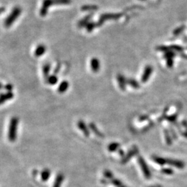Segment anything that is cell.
Segmentation results:
<instances>
[{
	"label": "cell",
	"instance_id": "obj_14",
	"mask_svg": "<svg viewBox=\"0 0 187 187\" xmlns=\"http://www.w3.org/2000/svg\"><path fill=\"white\" fill-rule=\"evenodd\" d=\"M51 172L49 169H44L43 171L42 172L41 174V177L43 181H46L50 177Z\"/></svg>",
	"mask_w": 187,
	"mask_h": 187
},
{
	"label": "cell",
	"instance_id": "obj_29",
	"mask_svg": "<svg viewBox=\"0 0 187 187\" xmlns=\"http://www.w3.org/2000/svg\"><path fill=\"white\" fill-rule=\"evenodd\" d=\"M173 58H169L167 59V66L169 67H173Z\"/></svg>",
	"mask_w": 187,
	"mask_h": 187
},
{
	"label": "cell",
	"instance_id": "obj_8",
	"mask_svg": "<svg viewBox=\"0 0 187 187\" xmlns=\"http://www.w3.org/2000/svg\"><path fill=\"white\" fill-rule=\"evenodd\" d=\"M78 128H79L80 130H81L82 133H83L85 135L87 136V137H88L89 135H90V133H89L88 127H87L86 125L85 124V123L83 121H78Z\"/></svg>",
	"mask_w": 187,
	"mask_h": 187
},
{
	"label": "cell",
	"instance_id": "obj_4",
	"mask_svg": "<svg viewBox=\"0 0 187 187\" xmlns=\"http://www.w3.org/2000/svg\"><path fill=\"white\" fill-rule=\"evenodd\" d=\"M166 163L171 166H175L180 169H184V166H185V163H184V162L180 160H177V159H166Z\"/></svg>",
	"mask_w": 187,
	"mask_h": 187
},
{
	"label": "cell",
	"instance_id": "obj_11",
	"mask_svg": "<svg viewBox=\"0 0 187 187\" xmlns=\"http://www.w3.org/2000/svg\"><path fill=\"white\" fill-rule=\"evenodd\" d=\"M63 179L64 176L63 174H58L56 178V180H55L54 186L53 187H60L61 184H62V182L63 181Z\"/></svg>",
	"mask_w": 187,
	"mask_h": 187
},
{
	"label": "cell",
	"instance_id": "obj_5",
	"mask_svg": "<svg viewBox=\"0 0 187 187\" xmlns=\"http://www.w3.org/2000/svg\"><path fill=\"white\" fill-rule=\"evenodd\" d=\"M153 71V69L151 66L148 65L147 67H146L145 69H144V71L143 73V75H142L141 77V82H146L148 81V80L149 79L150 75H151L152 72Z\"/></svg>",
	"mask_w": 187,
	"mask_h": 187
},
{
	"label": "cell",
	"instance_id": "obj_7",
	"mask_svg": "<svg viewBox=\"0 0 187 187\" xmlns=\"http://www.w3.org/2000/svg\"><path fill=\"white\" fill-rule=\"evenodd\" d=\"M90 67L94 72H98L100 69V62L97 58H94L90 61Z\"/></svg>",
	"mask_w": 187,
	"mask_h": 187
},
{
	"label": "cell",
	"instance_id": "obj_6",
	"mask_svg": "<svg viewBox=\"0 0 187 187\" xmlns=\"http://www.w3.org/2000/svg\"><path fill=\"white\" fill-rule=\"evenodd\" d=\"M14 96V94L11 92H8L6 94H3L0 95V105L4 104L6 101H9V100L12 99Z\"/></svg>",
	"mask_w": 187,
	"mask_h": 187
},
{
	"label": "cell",
	"instance_id": "obj_18",
	"mask_svg": "<svg viewBox=\"0 0 187 187\" xmlns=\"http://www.w3.org/2000/svg\"><path fill=\"white\" fill-rule=\"evenodd\" d=\"M164 134L166 135L165 138H166V141L167 144H169V145H171L172 139H171V135H170V134L169 133V132H168L167 130H164Z\"/></svg>",
	"mask_w": 187,
	"mask_h": 187
},
{
	"label": "cell",
	"instance_id": "obj_15",
	"mask_svg": "<svg viewBox=\"0 0 187 187\" xmlns=\"http://www.w3.org/2000/svg\"><path fill=\"white\" fill-rule=\"evenodd\" d=\"M127 83L130 85L131 87H133V88L138 89L139 88V84L137 81H136L135 80L133 79V78H130V79H128L127 80Z\"/></svg>",
	"mask_w": 187,
	"mask_h": 187
},
{
	"label": "cell",
	"instance_id": "obj_34",
	"mask_svg": "<svg viewBox=\"0 0 187 187\" xmlns=\"http://www.w3.org/2000/svg\"><path fill=\"white\" fill-rule=\"evenodd\" d=\"M4 10H5V8H0V15H1V13H2Z\"/></svg>",
	"mask_w": 187,
	"mask_h": 187
},
{
	"label": "cell",
	"instance_id": "obj_9",
	"mask_svg": "<svg viewBox=\"0 0 187 187\" xmlns=\"http://www.w3.org/2000/svg\"><path fill=\"white\" fill-rule=\"evenodd\" d=\"M46 47L43 44H40L39 46H38V47L36 48L35 50V56L37 57H40L43 55L45 53Z\"/></svg>",
	"mask_w": 187,
	"mask_h": 187
},
{
	"label": "cell",
	"instance_id": "obj_22",
	"mask_svg": "<svg viewBox=\"0 0 187 187\" xmlns=\"http://www.w3.org/2000/svg\"><path fill=\"white\" fill-rule=\"evenodd\" d=\"M112 183L114 184V186H117V187H121V186H123L122 182L120 181V180H116V179H113L112 180Z\"/></svg>",
	"mask_w": 187,
	"mask_h": 187
},
{
	"label": "cell",
	"instance_id": "obj_23",
	"mask_svg": "<svg viewBox=\"0 0 187 187\" xmlns=\"http://www.w3.org/2000/svg\"><path fill=\"white\" fill-rule=\"evenodd\" d=\"M161 172L166 175H173L174 171L171 169H163L161 170Z\"/></svg>",
	"mask_w": 187,
	"mask_h": 187
},
{
	"label": "cell",
	"instance_id": "obj_1",
	"mask_svg": "<svg viewBox=\"0 0 187 187\" xmlns=\"http://www.w3.org/2000/svg\"><path fill=\"white\" fill-rule=\"evenodd\" d=\"M19 123V119L16 116H13L11 118L8 128V138L10 141L14 142L17 139V130H18V125Z\"/></svg>",
	"mask_w": 187,
	"mask_h": 187
},
{
	"label": "cell",
	"instance_id": "obj_20",
	"mask_svg": "<svg viewBox=\"0 0 187 187\" xmlns=\"http://www.w3.org/2000/svg\"><path fill=\"white\" fill-rule=\"evenodd\" d=\"M175 56V53L169 50V51H167V52H166L164 57L166 59H169V58H173Z\"/></svg>",
	"mask_w": 187,
	"mask_h": 187
},
{
	"label": "cell",
	"instance_id": "obj_35",
	"mask_svg": "<svg viewBox=\"0 0 187 187\" xmlns=\"http://www.w3.org/2000/svg\"><path fill=\"white\" fill-rule=\"evenodd\" d=\"M2 87H3V86H2V85L0 83V90H1V89L2 88Z\"/></svg>",
	"mask_w": 187,
	"mask_h": 187
},
{
	"label": "cell",
	"instance_id": "obj_28",
	"mask_svg": "<svg viewBox=\"0 0 187 187\" xmlns=\"http://www.w3.org/2000/svg\"><path fill=\"white\" fill-rule=\"evenodd\" d=\"M184 29V27H179V28H178L177 29H176V30L174 31V34H175V35H178V34H180V33H182Z\"/></svg>",
	"mask_w": 187,
	"mask_h": 187
},
{
	"label": "cell",
	"instance_id": "obj_30",
	"mask_svg": "<svg viewBox=\"0 0 187 187\" xmlns=\"http://www.w3.org/2000/svg\"><path fill=\"white\" fill-rule=\"evenodd\" d=\"M6 90H7L8 92H11V90H12V89H13V87L10 85H7L6 86Z\"/></svg>",
	"mask_w": 187,
	"mask_h": 187
},
{
	"label": "cell",
	"instance_id": "obj_17",
	"mask_svg": "<svg viewBox=\"0 0 187 187\" xmlns=\"http://www.w3.org/2000/svg\"><path fill=\"white\" fill-rule=\"evenodd\" d=\"M119 146L120 145L117 143H112L109 146H108V150H109L110 152L116 151Z\"/></svg>",
	"mask_w": 187,
	"mask_h": 187
},
{
	"label": "cell",
	"instance_id": "obj_27",
	"mask_svg": "<svg viewBox=\"0 0 187 187\" xmlns=\"http://www.w3.org/2000/svg\"><path fill=\"white\" fill-rule=\"evenodd\" d=\"M170 49H173L177 51V52H182V51H183V48H182V46H172Z\"/></svg>",
	"mask_w": 187,
	"mask_h": 187
},
{
	"label": "cell",
	"instance_id": "obj_24",
	"mask_svg": "<svg viewBox=\"0 0 187 187\" xmlns=\"http://www.w3.org/2000/svg\"><path fill=\"white\" fill-rule=\"evenodd\" d=\"M90 126L91 128H92V130H93L94 133L96 134V135H101V134L100 133L99 131H98V130H96V127L95 126L94 124H90Z\"/></svg>",
	"mask_w": 187,
	"mask_h": 187
},
{
	"label": "cell",
	"instance_id": "obj_31",
	"mask_svg": "<svg viewBox=\"0 0 187 187\" xmlns=\"http://www.w3.org/2000/svg\"><path fill=\"white\" fill-rule=\"evenodd\" d=\"M171 132L172 133V135H173V137L174 139H177V135H176V133L173 131V129H171Z\"/></svg>",
	"mask_w": 187,
	"mask_h": 187
},
{
	"label": "cell",
	"instance_id": "obj_26",
	"mask_svg": "<svg viewBox=\"0 0 187 187\" xmlns=\"http://www.w3.org/2000/svg\"><path fill=\"white\" fill-rule=\"evenodd\" d=\"M177 114H173V115L170 116L167 118V120L169 121L170 122H174L176 121V119H177Z\"/></svg>",
	"mask_w": 187,
	"mask_h": 187
},
{
	"label": "cell",
	"instance_id": "obj_13",
	"mask_svg": "<svg viewBox=\"0 0 187 187\" xmlns=\"http://www.w3.org/2000/svg\"><path fill=\"white\" fill-rule=\"evenodd\" d=\"M152 159H153L155 162H156L157 164L159 165H164L166 163V159H165L163 157H157V156H153L152 157Z\"/></svg>",
	"mask_w": 187,
	"mask_h": 187
},
{
	"label": "cell",
	"instance_id": "obj_32",
	"mask_svg": "<svg viewBox=\"0 0 187 187\" xmlns=\"http://www.w3.org/2000/svg\"><path fill=\"white\" fill-rule=\"evenodd\" d=\"M182 125H183V126L185 127V128L186 129V130H187V121H182Z\"/></svg>",
	"mask_w": 187,
	"mask_h": 187
},
{
	"label": "cell",
	"instance_id": "obj_36",
	"mask_svg": "<svg viewBox=\"0 0 187 187\" xmlns=\"http://www.w3.org/2000/svg\"><path fill=\"white\" fill-rule=\"evenodd\" d=\"M150 187H161V186H150Z\"/></svg>",
	"mask_w": 187,
	"mask_h": 187
},
{
	"label": "cell",
	"instance_id": "obj_21",
	"mask_svg": "<svg viewBox=\"0 0 187 187\" xmlns=\"http://www.w3.org/2000/svg\"><path fill=\"white\" fill-rule=\"evenodd\" d=\"M135 151H130V152H128V154H127V156L125 157L124 160V161H123V162H124V163H125V162H127V161H128V160H129V159H130V158H131V157H133V155H135Z\"/></svg>",
	"mask_w": 187,
	"mask_h": 187
},
{
	"label": "cell",
	"instance_id": "obj_12",
	"mask_svg": "<svg viewBox=\"0 0 187 187\" xmlns=\"http://www.w3.org/2000/svg\"><path fill=\"white\" fill-rule=\"evenodd\" d=\"M69 88V83H68L67 81H63L60 83V86L58 89V92L60 93H64Z\"/></svg>",
	"mask_w": 187,
	"mask_h": 187
},
{
	"label": "cell",
	"instance_id": "obj_19",
	"mask_svg": "<svg viewBox=\"0 0 187 187\" xmlns=\"http://www.w3.org/2000/svg\"><path fill=\"white\" fill-rule=\"evenodd\" d=\"M58 81V78L56 76H51L48 78V82L50 85H55Z\"/></svg>",
	"mask_w": 187,
	"mask_h": 187
},
{
	"label": "cell",
	"instance_id": "obj_10",
	"mask_svg": "<svg viewBox=\"0 0 187 187\" xmlns=\"http://www.w3.org/2000/svg\"><path fill=\"white\" fill-rule=\"evenodd\" d=\"M117 80H118L119 85V88H121V90H125V85H126L127 82L125 79L124 76H123L122 75H119L117 76Z\"/></svg>",
	"mask_w": 187,
	"mask_h": 187
},
{
	"label": "cell",
	"instance_id": "obj_2",
	"mask_svg": "<svg viewBox=\"0 0 187 187\" xmlns=\"http://www.w3.org/2000/svg\"><path fill=\"white\" fill-rule=\"evenodd\" d=\"M22 13V10L20 8L15 7L13 8L10 14L6 18L5 22H4V26L6 28H9L12 26V24L15 22L17 19H18Z\"/></svg>",
	"mask_w": 187,
	"mask_h": 187
},
{
	"label": "cell",
	"instance_id": "obj_16",
	"mask_svg": "<svg viewBox=\"0 0 187 187\" xmlns=\"http://www.w3.org/2000/svg\"><path fill=\"white\" fill-rule=\"evenodd\" d=\"M49 71H50V65H49V64H46V65H44V67H43V74H44V78H45L46 79L48 78L49 74Z\"/></svg>",
	"mask_w": 187,
	"mask_h": 187
},
{
	"label": "cell",
	"instance_id": "obj_25",
	"mask_svg": "<svg viewBox=\"0 0 187 187\" xmlns=\"http://www.w3.org/2000/svg\"><path fill=\"white\" fill-rule=\"evenodd\" d=\"M104 175L107 179H111L113 177V175H112V173L110 171H105L104 172Z\"/></svg>",
	"mask_w": 187,
	"mask_h": 187
},
{
	"label": "cell",
	"instance_id": "obj_33",
	"mask_svg": "<svg viewBox=\"0 0 187 187\" xmlns=\"http://www.w3.org/2000/svg\"><path fill=\"white\" fill-rule=\"evenodd\" d=\"M182 135H183V137L187 138V130L184 132V133H182Z\"/></svg>",
	"mask_w": 187,
	"mask_h": 187
},
{
	"label": "cell",
	"instance_id": "obj_3",
	"mask_svg": "<svg viewBox=\"0 0 187 187\" xmlns=\"http://www.w3.org/2000/svg\"><path fill=\"white\" fill-rule=\"evenodd\" d=\"M138 161H139V163L140 166L141 168L144 176H145L146 178H150V176H151V173H150V171L149 169H148V166L147 164H146L145 161H144L143 157H139V159H138Z\"/></svg>",
	"mask_w": 187,
	"mask_h": 187
},
{
	"label": "cell",
	"instance_id": "obj_37",
	"mask_svg": "<svg viewBox=\"0 0 187 187\" xmlns=\"http://www.w3.org/2000/svg\"><path fill=\"white\" fill-rule=\"evenodd\" d=\"M121 187H126V186H124V185H123V186H121Z\"/></svg>",
	"mask_w": 187,
	"mask_h": 187
}]
</instances>
